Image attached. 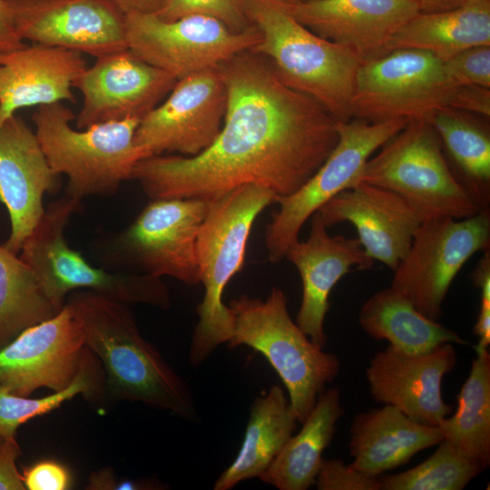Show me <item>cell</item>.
<instances>
[{
	"label": "cell",
	"mask_w": 490,
	"mask_h": 490,
	"mask_svg": "<svg viewBox=\"0 0 490 490\" xmlns=\"http://www.w3.org/2000/svg\"><path fill=\"white\" fill-rule=\"evenodd\" d=\"M227 90L221 129L194 156L140 160L132 180L151 200L211 201L254 184L275 200L300 188L336 146L331 114L312 97L286 85L262 54L246 50L219 64Z\"/></svg>",
	"instance_id": "1"
},
{
	"label": "cell",
	"mask_w": 490,
	"mask_h": 490,
	"mask_svg": "<svg viewBox=\"0 0 490 490\" xmlns=\"http://www.w3.org/2000/svg\"><path fill=\"white\" fill-rule=\"evenodd\" d=\"M65 303L80 323L85 346L103 364L107 387L117 399L196 417L186 382L142 338L127 304L86 289L71 292Z\"/></svg>",
	"instance_id": "2"
},
{
	"label": "cell",
	"mask_w": 490,
	"mask_h": 490,
	"mask_svg": "<svg viewBox=\"0 0 490 490\" xmlns=\"http://www.w3.org/2000/svg\"><path fill=\"white\" fill-rule=\"evenodd\" d=\"M260 34L250 49L265 56L289 87L318 102L338 122L350 120V102L364 60L353 49L310 31L271 0H242Z\"/></svg>",
	"instance_id": "3"
},
{
	"label": "cell",
	"mask_w": 490,
	"mask_h": 490,
	"mask_svg": "<svg viewBox=\"0 0 490 490\" xmlns=\"http://www.w3.org/2000/svg\"><path fill=\"white\" fill-rule=\"evenodd\" d=\"M208 210L200 226L197 261L204 296L196 311L199 320L193 329L190 362L202 364L233 332V315L223 303L224 289L243 267L247 242L258 215L274 194L263 187L245 184L208 201Z\"/></svg>",
	"instance_id": "4"
},
{
	"label": "cell",
	"mask_w": 490,
	"mask_h": 490,
	"mask_svg": "<svg viewBox=\"0 0 490 490\" xmlns=\"http://www.w3.org/2000/svg\"><path fill=\"white\" fill-rule=\"evenodd\" d=\"M32 119L51 169L66 175L65 195L74 200L115 194L145 158L134 142L139 118L75 130L72 110L58 102L39 105Z\"/></svg>",
	"instance_id": "5"
},
{
	"label": "cell",
	"mask_w": 490,
	"mask_h": 490,
	"mask_svg": "<svg viewBox=\"0 0 490 490\" xmlns=\"http://www.w3.org/2000/svg\"><path fill=\"white\" fill-rule=\"evenodd\" d=\"M285 292L271 289L267 299L246 294L230 303L233 332L229 348L245 345L261 353L276 370L299 423L313 408L325 385L340 370L338 358L323 350L300 329L288 311Z\"/></svg>",
	"instance_id": "6"
},
{
	"label": "cell",
	"mask_w": 490,
	"mask_h": 490,
	"mask_svg": "<svg viewBox=\"0 0 490 490\" xmlns=\"http://www.w3.org/2000/svg\"><path fill=\"white\" fill-rule=\"evenodd\" d=\"M356 182L401 197L422 221L465 219L484 211L451 170L430 122L409 120L370 157Z\"/></svg>",
	"instance_id": "7"
},
{
	"label": "cell",
	"mask_w": 490,
	"mask_h": 490,
	"mask_svg": "<svg viewBox=\"0 0 490 490\" xmlns=\"http://www.w3.org/2000/svg\"><path fill=\"white\" fill-rule=\"evenodd\" d=\"M80 202L65 195L50 203L19 253L52 304L61 310L69 293L86 289L125 304L169 308L170 294L160 278L96 268L67 244L64 230Z\"/></svg>",
	"instance_id": "8"
},
{
	"label": "cell",
	"mask_w": 490,
	"mask_h": 490,
	"mask_svg": "<svg viewBox=\"0 0 490 490\" xmlns=\"http://www.w3.org/2000/svg\"><path fill=\"white\" fill-rule=\"evenodd\" d=\"M407 120L380 122L352 118L338 122V140L316 172L293 193L275 200L279 205L265 232L269 260L279 262L299 240L303 225L326 202L356 183L366 162Z\"/></svg>",
	"instance_id": "9"
},
{
	"label": "cell",
	"mask_w": 490,
	"mask_h": 490,
	"mask_svg": "<svg viewBox=\"0 0 490 490\" xmlns=\"http://www.w3.org/2000/svg\"><path fill=\"white\" fill-rule=\"evenodd\" d=\"M456 85L429 53L396 49L361 65L350 102V119L370 122L429 121L448 107Z\"/></svg>",
	"instance_id": "10"
},
{
	"label": "cell",
	"mask_w": 490,
	"mask_h": 490,
	"mask_svg": "<svg viewBox=\"0 0 490 490\" xmlns=\"http://www.w3.org/2000/svg\"><path fill=\"white\" fill-rule=\"evenodd\" d=\"M490 210L465 218L422 221L390 287L423 315L436 320L450 286L466 261L490 248Z\"/></svg>",
	"instance_id": "11"
},
{
	"label": "cell",
	"mask_w": 490,
	"mask_h": 490,
	"mask_svg": "<svg viewBox=\"0 0 490 490\" xmlns=\"http://www.w3.org/2000/svg\"><path fill=\"white\" fill-rule=\"evenodd\" d=\"M208 204L201 199L151 200L113 240V260L134 272L200 283L196 243Z\"/></svg>",
	"instance_id": "12"
},
{
	"label": "cell",
	"mask_w": 490,
	"mask_h": 490,
	"mask_svg": "<svg viewBox=\"0 0 490 490\" xmlns=\"http://www.w3.org/2000/svg\"><path fill=\"white\" fill-rule=\"evenodd\" d=\"M125 24L128 49L177 81L250 50L260 40L254 26L235 33L199 15L164 21L154 14L134 13L125 15Z\"/></svg>",
	"instance_id": "13"
},
{
	"label": "cell",
	"mask_w": 490,
	"mask_h": 490,
	"mask_svg": "<svg viewBox=\"0 0 490 490\" xmlns=\"http://www.w3.org/2000/svg\"><path fill=\"white\" fill-rule=\"evenodd\" d=\"M227 107V90L215 67L176 82L167 99L140 121L134 142L145 158L163 153L194 156L218 136Z\"/></svg>",
	"instance_id": "14"
},
{
	"label": "cell",
	"mask_w": 490,
	"mask_h": 490,
	"mask_svg": "<svg viewBox=\"0 0 490 490\" xmlns=\"http://www.w3.org/2000/svg\"><path fill=\"white\" fill-rule=\"evenodd\" d=\"M16 37L95 58L128 49L125 15L107 0H5Z\"/></svg>",
	"instance_id": "15"
},
{
	"label": "cell",
	"mask_w": 490,
	"mask_h": 490,
	"mask_svg": "<svg viewBox=\"0 0 490 490\" xmlns=\"http://www.w3.org/2000/svg\"><path fill=\"white\" fill-rule=\"evenodd\" d=\"M90 354L80 323L64 303L54 317L0 349V386L23 397L42 387L59 392L74 381Z\"/></svg>",
	"instance_id": "16"
},
{
	"label": "cell",
	"mask_w": 490,
	"mask_h": 490,
	"mask_svg": "<svg viewBox=\"0 0 490 490\" xmlns=\"http://www.w3.org/2000/svg\"><path fill=\"white\" fill-rule=\"evenodd\" d=\"M176 82L173 76L147 64L129 49L98 57L74 83L83 95L76 127L85 129L129 118L142 119Z\"/></svg>",
	"instance_id": "17"
},
{
	"label": "cell",
	"mask_w": 490,
	"mask_h": 490,
	"mask_svg": "<svg viewBox=\"0 0 490 490\" xmlns=\"http://www.w3.org/2000/svg\"><path fill=\"white\" fill-rule=\"evenodd\" d=\"M457 362L453 344L407 353L388 346L377 352L366 370L375 401L390 405L414 421L437 426L453 410L442 397V382Z\"/></svg>",
	"instance_id": "18"
},
{
	"label": "cell",
	"mask_w": 490,
	"mask_h": 490,
	"mask_svg": "<svg viewBox=\"0 0 490 490\" xmlns=\"http://www.w3.org/2000/svg\"><path fill=\"white\" fill-rule=\"evenodd\" d=\"M58 178L35 132L21 117L15 114L0 124V201L11 222L5 249L20 253L45 211L44 195L57 190Z\"/></svg>",
	"instance_id": "19"
},
{
	"label": "cell",
	"mask_w": 490,
	"mask_h": 490,
	"mask_svg": "<svg viewBox=\"0 0 490 490\" xmlns=\"http://www.w3.org/2000/svg\"><path fill=\"white\" fill-rule=\"evenodd\" d=\"M284 259L297 268L301 278L302 299L295 322L311 341L324 348V322L332 289L354 267L369 270L374 260L358 238L329 235L318 212L310 218L308 238L293 242Z\"/></svg>",
	"instance_id": "20"
},
{
	"label": "cell",
	"mask_w": 490,
	"mask_h": 490,
	"mask_svg": "<svg viewBox=\"0 0 490 490\" xmlns=\"http://www.w3.org/2000/svg\"><path fill=\"white\" fill-rule=\"evenodd\" d=\"M317 212L327 228L351 223L367 255L393 271L408 251L422 223L401 197L365 182H356L342 191Z\"/></svg>",
	"instance_id": "21"
},
{
	"label": "cell",
	"mask_w": 490,
	"mask_h": 490,
	"mask_svg": "<svg viewBox=\"0 0 490 490\" xmlns=\"http://www.w3.org/2000/svg\"><path fill=\"white\" fill-rule=\"evenodd\" d=\"M276 3L313 33L353 49L364 62L385 54L393 35L419 12L412 0Z\"/></svg>",
	"instance_id": "22"
},
{
	"label": "cell",
	"mask_w": 490,
	"mask_h": 490,
	"mask_svg": "<svg viewBox=\"0 0 490 490\" xmlns=\"http://www.w3.org/2000/svg\"><path fill=\"white\" fill-rule=\"evenodd\" d=\"M87 68L83 54L34 44L0 52V124L24 107L74 101V83Z\"/></svg>",
	"instance_id": "23"
},
{
	"label": "cell",
	"mask_w": 490,
	"mask_h": 490,
	"mask_svg": "<svg viewBox=\"0 0 490 490\" xmlns=\"http://www.w3.org/2000/svg\"><path fill=\"white\" fill-rule=\"evenodd\" d=\"M441 441L437 426L417 423L397 407L385 405L354 416L349 429L350 466L379 476Z\"/></svg>",
	"instance_id": "24"
},
{
	"label": "cell",
	"mask_w": 490,
	"mask_h": 490,
	"mask_svg": "<svg viewBox=\"0 0 490 490\" xmlns=\"http://www.w3.org/2000/svg\"><path fill=\"white\" fill-rule=\"evenodd\" d=\"M477 45H490V0H466L440 12H418L388 42L385 54L416 49L446 62Z\"/></svg>",
	"instance_id": "25"
},
{
	"label": "cell",
	"mask_w": 490,
	"mask_h": 490,
	"mask_svg": "<svg viewBox=\"0 0 490 490\" xmlns=\"http://www.w3.org/2000/svg\"><path fill=\"white\" fill-rule=\"evenodd\" d=\"M338 387L324 390L318 397L299 432L291 436L260 475V479L279 490H307L315 485L324 450L343 416Z\"/></svg>",
	"instance_id": "26"
},
{
	"label": "cell",
	"mask_w": 490,
	"mask_h": 490,
	"mask_svg": "<svg viewBox=\"0 0 490 490\" xmlns=\"http://www.w3.org/2000/svg\"><path fill=\"white\" fill-rule=\"evenodd\" d=\"M297 422L289 398L279 385L271 386L256 397L240 449L218 477L213 488L229 490L244 480L259 478L292 436Z\"/></svg>",
	"instance_id": "27"
},
{
	"label": "cell",
	"mask_w": 490,
	"mask_h": 490,
	"mask_svg": "<svg viewBox=\"0 0 490 490\" xmlns=\"http://www.w3.org/2000/svg\"><path fill=\"white\" fill-rule=\"evenodd\" d=\"M361 328L377 340L407 353H422L445 344L467 345L456 331L423 315L392 287L370 296L358 313Z\"/></svg>",
	"instance_id": "28"
},
{
	"label": "cell",
	"mask_w": 490,
	"mask_h": 490,
	"mask_svg": "<svg viewBox=\"0 0 490 490\" xmlns=\"http://www.w3.org/2000/svg\"><path fill=\"white\" fill-rule=\"evenodd\" d=\"M469 375L457 396L456 411L437 426L443 440L471 459L490 463V354L475 351Z\"/></svg>",
	"instance_id": "29"
},
{
	"label": "cell",
	"mask_w": 490,
	"mask_h": 490,
	"mask_svg": "<svg viewBox=\"0 0 490 490\" xmlns=\"http://www.w3.org/2000/svg\"><path fill=\"white\" fill-rule=\"evenodd\" d=\"M462 176L461 184L483 210L490 203V136L471 118L452 108L437 111L428 121Z\"/></svg>",
	"instance_id": "30"
},
{
	"label": "cell",
	"mask_w": 490,
	"mask_h": 490,
	"mask_svg": "<svg viewBox=\"0 0 490 490\" xmlns=\"http://www.w3.org/2000/svg\"><path fill=\"white\" fill-rule=\"evenodd\" d=\"M59 311L33 270L17 254L0 245V349L24 329Z\"/></svg>",
	"instance_id": "31"
},
{
	"label": "cell",
	"mask_w": 490,
	"mask_h": 490,
	"mask_svg": "<svg viewBox=\"0 0 490 490\" xmlns=\"http://www.w3.org/2000/svg\"><path fill=\"white\" fill-rule=\"evenodd\" d=\"M417 466L397 474L379 475L380 490H462L486 466L441 441Z\"/></svg>",
	"instance_id": "32"
},
{
	"label": "cell",
	"mask_w": 490,
	"mask_h": 490,
	"mask_svg": "<svg viewBox=\"0 0 490 490\" xmlns=\"http://www.w3.org/2000/svg\"><path fill=\"white\" fill-rule=\"evenodd\" d=\"M98 363L97 358L91 353L84 367L69 387L43 397L30 398L15 395L0 386V436L5 439L15 437L21 425L48 414L76 396L93 398L100 395L103 384Z\"/></svg>",
	"instance_id": "33"
},
{
	"label": "cell",
	"mask_w": 490,
	"mask_h": 490,
	"mask_svg": "<svg viewBox=\"0 0 490 490\" xmlns=\"http://www.w3.org/2000/svg\"><path fill=\"white\" fill-rule=\"evenodd\" d=\"M154 15L164 21L189 15H206L219 20L235 33L253 26L246 16L242 0H167Z\"/></svg>",
	"instance_id": "34"
},
{
	"label": "cell",
	"mask_w": 490,
	"mask_h": 490,
	"mask_svg": "<svg viewBox=\"0 0 490 490\" xmlns=\"http://www.w3.org/2000/svg\"><path fill=\"white\" fill-rule=\"evenodd\" d=\"M450 82L457 85L490 88V45L468 48L443 62Z\"/></svg>",
	"instance_id": "35"
},
{
	"label": "cell",
	"mask_w": 490,
	"mask_h": 490,
	"mask_svg": "<svg viewBox=\"0 0 490 490\" xmlns=\"http://www.w3.org/2000/svg\"><path fill=\"white\" fill-rule=\"evenodd\" d=\"M315 485L318 490H380L379 476L358 471L341 459L323 458Z\"/></svg>",
	"instance_id": "36"
},
{
	"label": "cell",
	"mask_w": 490,
	"mask_h": 490,
	"mask_svg": "<svg viewBox=\"0 0 490 490\" xmlns=\"http://www.w3.org/2000/svg\"><path fill=\"white\" fill-rule=\"evenodd\" d=\"M21 474L25 489L28 490H66L71 488L73 483L67 466L52 459L23 466Z\"/></svg>",
	"instance_id": "37"
},
{
	"label": "cell",
	"mask_w": 490,
	"mask_h": 490,
	"mask_svg": "<svg viewBox=\"0 0 490 490\" xmlns=\"http://www.w3.org/2000/svg\"><path fill=\"white\" fill-rule=\"evenodd\" d=\"M449 108L489 117L490 88L477 85H457L452 95Z\"/></svg>",
	"instance_id": "38"
},
{
	"label": "cell",
	"mask_w": 490,
	"mask_h": 490,
	"mask_svg": "<svg viewBox=\"0 0 490 490\" xmlns=\"http://www.w3.org/2000/svg\"><path fill=\"white\" fill-rule=\"evenodd\" d=\"M21 448L16 437L5 439L0 450V490H24L22 474L16 467Z\"/></svg>",
	"instance_id": "39"
},
{
	"label": "cell",
	"mask_w": 490,
	"mask_h": 490,
	"mask_svg": "<svg viewBox=\"0 0 490 490\" xmlns=\"http://www.w3.org/2000/svg\"><path fill=\"white\" fill-rule=\"evenodd\" d=\"M156 484L145 479H120L107 468L93 472L88 480V489L110 490V489H153ZM157 488V487H155Z\"/></svg>",
	"instance_id": "40"
},
{
	"label": "cell",
	"mask_w": 490,
	"mask_h": 490,
	"mask_svg": "<svg viewBox=\"0 0 490 490\" xmlns=\"http://www.w3.org/2000/svg\"><path fill=\"white\" fill-rule=\"evenodd\" d=\"M123 15L156 14L167 0H107Z\"/></svg>",
	"instance_id": "41"
},
{
	"label": "cell",
	"mask_w": 490,
	"mask_h": 490,
	"mask_svg": "<svg viewBox=\"0 0 490 490\" xmlns=\"http://www.w3.org/2000/svg\"><path fill=\"white\" fill-rule=\"evenodd\" d=\"M24 43L20 41L11 24L5 1L0 0V52H6L23 46Z\"/></svg>",
	"instance_id": "42"
},
{
	"label": "cell",
	"mask_w": 490,
	"mask_h": 490,
	"mask_svg": "<svg viewBox=\"0 0 490 490\" xmlns=\"http://www.w3.org/2000/svg\"><path fill=\"white\" fill-rule=\"evenodd\" d=\"M473 284L481 291V300L490 301V250L484 251L472 273Z\"/></svg>",
	"instance_id": "43"
},
{
	"label": "cell",
	"mask_w": 490,
	"mask_h": 490,
	"mask_svg": "<svg viewBox=\"0 0 490 490\" xmlns=\"http://www.w3.org/2000/svg\"><path fill=\"white\" fill-rule=\"evenodd\" d=\"M473 331L478 337L475 351L487 349L490 344V302L481 301Z\"/></svg>",
	"instance_id": "44"
},
{
	"label": "cell",
	"mask_w": 490,
	"mask_h": 490,
	"mask_svg": "<svg viewBox=\"0 0 490 490\" xmlns=\"http://www.w3.org/2000/svg\"><path fill=\"white\" fill-rule=\"evenodd\" d=\"M419 12L430 13L440 12L456 8L466 2V0H412Z\"/></svg>",
	"instance_id": "45"
},
{
	"label": "cell",
	"mask_w": 490,
	"mask_h": 490,
	"mask_svg": "<svg viewBox=\"0 0 490 490\" xmlns=\"http://www.w3.org/2000/svg\"><path fill=\"white\" fill-rule=\"evenodd\" d=\"M271 1L284 3V4H297L304 0H271Z\"/></svg>",
	"instance_id": "46"
},
{
	"label": "cell",
	"mask_w": 490,
	"mask_h": 490,
	"mask_svg": "<svg viewBox=\"0 0 490 490\" xmlns=\"http://www.w3.org/2000/svg\"><path fill=\"white\" fill-rule=\"evenodd\" d=\"M5 441V439L3 436H0V450H1Z\"/></svg>",
	"instance_id": "47"
}]
</instances>
